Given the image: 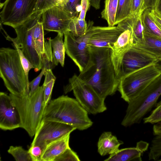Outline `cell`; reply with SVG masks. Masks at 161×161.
<instances>
[{
    "mask_svg": "<svg viewBox=\"0 0 161 161\" xmlns=\"http://www.w3.org/2000/svg\"><path fill=\"white\" fill-rule=\"evenodd\" d=\"M44 30L42 22L39 21L36 25L33 33L34 47L41 57L45 53Z\"/></svg>",
    "mask_w": 161,
    "mask_h": 161,
    "instance_id": "cb8c5ba5",
    "label": "cell"
},
{
    "mask_svg": "<svg viewBox=\"0 0 161 161\" xmlns=\"http://www.w3.org/2000/svg\"><path fill=\"white\" fill-rule=\"evenodd\" d=\"M91 5L90 0H81L80 4L81 9L78 18L82 20L85 19L86 13Z\"/></svg>",
    "mask_w": 161,
    "mask_h": 161,
    "instance_id": "ab89813d",
    "label": "cell"
},
{
    "mask_svg": "<svg viewBox=\"0 0 161 161\" xmlns=\"http://www.w3.org/2000/svg\"><path fill=\"white\" fill-rule=\"evenodd\" d=\"M133 46L161 61V39L145 34L144 40Z\"/></svg>",
    "mask_w": 161,
    "mask_h": 161,
    "instance_id": "ffe728a7",
    "label": "cell"
},
{
    "mask_svg": "<svg viewBox=\"0 0 161 161\" xmlns=\"http://www.w3.org/2000/svg\"><path fill=\"white\" fill-rule=\"evenodd\" d=\"M158 0H143L144 8H154Z\"/></svg>",
    "mask_w": 161,
    "mask_h": 161,
    "instance_id": "b9f144b4",
    "label": "cell"
},
{
    "mask_svg": "<svg viewBox=\"0 0 161 161\" xmlns=\"http://www.w3.org/2000/svg\"><path fill=\"white\" fill-rule=\"evenodd\" d=\"M64 34L58 33L57 36L53 39L50 37V43L52 48L54 63L56 66L60 63L63 67L64 64L65 48L63 36Z\"/></svg>",
    "mask_w": 161,
    "mask_h": 161,
    "instance_id": "44dd1931",
    "label": "cell"
},
{
    "mask_svg": "<svg viewBox=\"0 0 161 161\" xmlns=\"http://www.w3.org/2000/svg\"><path fill=\"white\" fill-rule=\"evenodd\" d=\"M43 11H37L30 18L14 29L17 35L15 38L8 35L7 39L15 43L19 48L25 56L31 62L37 72L42 69V63L41 57L39 55L34 47L33 33L34 27L40 21Z\"/></svg>",
    "mask_w": 161,
    "mask_h": 161,
    "instance_id": "52a82bcc",
    "label": "cell"
},
{
    "mask_svg": "<svg viewBox=\"0 0 161 161\" xmlns=\"http://www.w3.org/2000/svg\"><path fill=\"white\" fill-rule=\"evenodd\" d=\"M124 30L118 25L112 27L93 26L91 22L89 23L87 31L82 36L89 46L111 49Z\"/></svg>",
    "mask_w": 161,
    "mask_h": 161,
    "instance_id": "8fae6325",
    "label": "cell"
},
{
    "mask_svg": "<svg viewBox=\"0 0 161 161\" xmlns=\"http://www.w3.org/2000/svg\"><path fill=\"white\" fill-rule=\"evenodd\" d=\"M131 0H119L115 25L131 16Z\"/></svg>",
    "mask_w": 161,
    "mask_h": 161,
    "instance_id": "484cf974",
    "label": "cell"
},
{
    "mask_svg": "<svg viewBox=\"0 0 161 161\" xmlns=\"http://www.w3.org/2000/svg\"><path fill=\"white\" fill-rule=\"evenodd\" d=\"M157 104H161V100Z\"/></svg>",
    "mask_w": 161,
    "mask_h": 161,
    "instance_id": "c3c4849f",
    "label": "cell"
},
{
    "mask_svg": "<svg viewBox=\"0 0 161 161\" xmlns=\"http://www.w3.org/2000/svg\"><path fill=\"white\" fill-rule=\"evenodd\" d=\"M8 153L11 154L16 161H32L28 150L22 146H10Z\"/></svg>",
    "mask_w": 161,
    "mask_h": 161,
    "instance_id": "4dcf8cb0",
    "label": "cell"
},
{
    "mask_svg": "<svg viewBox=\"0 0 161 161\" xmlns=\"http://www.w3.org/2000/svg\"><path fill=\"white\" fill-rule=\"evenodd\" d=\"M145 9L143 0H131V16L135 17L143 13Z\"/></svg>",
    "mask_w": 161,
    "mask_h": 161,
    "instance_id": "d590c367",
    "label": "cell"
},
{
    "mask_svg": "<svg viewBox=\"0 0 161 161\" xmlns=\"http://www.w3.org/2000/svg\"><path fill=\"white\" fill-rule=\"evenodd\" d=\"M150 14L153 19L161 29V17L156 13L154 8H151Z\"/></svg>",
    "mask_w": 161,
    "mask_h": 161,
    "instance_id": "60d3db41",
    "label": "cell"
},
{
    "mask_svg": "<svg viewBox=\"0 0 161 161\" xmlns=\"http://www.w3.org/2000/svg\"><path fill=\"white\" fill-rule=\"evenodd\" d=\"M42 18L44 30L63 34L69 31V24L72 18L64 8L57 6L44 11Z\"/></svg>",
    "mask_w": 161,
    "mask_h": 161,
    "instance_id": "9a60e30c",
    "label": "cell"
},
{
    "mask_svg": "<svg viewBox=\"0 0 161 161\" xmlns=\"http://www.w3.org/2000/svg\"><path fill=\"white\" fill-rule=\"evenodd\" d=\"M123 142L119 140L111 132L106 131L100 136L97 142V151L102 156L113 154L119 149Z\"/></svg>",
    "mask_w": 161,
    "mask_h": 161,
    "instance_id": "d6986e66",
    "label": "cell"
},
{
    "mask_svg": "<svg viewBox=\"0 0 161 161\" xmlns=\"http://www.w3.org/2000/svg\"><path fill=\"white\" fill-rule=\"evenodd\" d=\"M46 70L45 68H42L39 75L29 82L30 92L29 95L30 96L32 95L39 86V85L43 75H44Z\"/></svg>",
    "mask_w": 161,
    "mask_h": 161,
    "instance_id": "74e56055",
    "label": "cell"
},
{
    "mask_svg": "<svg viewBox=\"0 0 161 161\" xmlns=\"http://www.w3.org/2000/svg\"><path fill=\"white\" fill-rule=\"evenodd\" d=\"M0 77L10 93L19 97L29 94L25 71L15 48H0Z\"/></svg>",
    "mask_w": 161,
    "mask_h": 161,
    "instance_id": "3957f363",
    "label": "cell"
},
{
    "mask_svg": "<svg viewBox=\"0 0 161 161\" xmlns=\"http://www.w3.org/2000/svg\"><path fill=\"white\" fill-rule=\"evenodd\" d=\"M118 25L123 27L124 30L114 43L112 48L110 49V56L118 79L123 56L126 52L134 45V42L132 31L131 17L122 21Z\"/></svg>",
    "mask_w": 161,
    "mask_h": 161,
    "instance_id": "7c38bea8",
    "label": "cell"
},
{
    "mask_svg": "<svg viewBox=\"0 0 161 161\" xmlns=\"http://www.w3.org/2000/svg\"><path fill=\"white\" fill-rule=\"evenodd\" d=\"M157 61L154 57L132 46L126 52L122 58L118 75L119 81L123 76Z\"/></svg>",
    "mask_w": 161,
    "mask_h": 161,
    "instance_id": "5bb4252c",
    "label": "cell"
},
{
    "mask_svg": "<svg viewBox=\"0 0 161 161\" xmlns=\"http://www.w3.org/2000/svg\"><path fill=\"white\" fill-rule=\"evenodd\" d=\"M119 0H105L104 9L101 13L102 18L107 21L108 26L115 25L116 15Z\"/></svg>",
    "mask_w": 161,
    "mask_h": 161,
    "instance_id": "603a6c76",
    "label": "cell"
},
{
    "mask_svg": "<svg viewBox=\"0 0 161 161\" xmlns=\"http://www.w3.org/2000/svg\"><path fill=\"white\" fill-rule=\"evenodd\" d=\"M80 161V159L77 153L69 147L57 157L54 161Z\"/></svg>",
    "mask_w": 161,
    "mask_h": 161,
    "instance_id": "836d02e7",
    "label": "cell"
},
{
    "mask_svg": "<svg viewBox=\"0 0 161 161\" xmlns=\"http://www.w3.org/2000/svg\"><path fill=\"white\" fill-rule=\"evenodd\" d=\"M161 74V71L154 63L123 76L119 80L118 89L121 97L129 103Z\"/></svg>",
    "mask_w": 161,
    "mask_h": 161,
    "instance_id": "8992f818",
    "label": "cell"
},
{
    "mask_svg": "<svg viewBox=\"0 0 161 161\" xmlns=\"http://www.w3.org/2000/svg\"><path fill=\"white\" fill-rule=\"evenodd\" d=\"M145 124H154L161 121V104H157L150 114L143 119Z\"/></svg>",
    "mask_w": 161,
    "mask_h": 161,
    "instance_id": "d6a6232c",
    "label": "cell"
},
{
    "mask_svg": "<svg viewBox=\"0 0 161 161\" xmlns=\"http://www.w3.org/2000/svg\"><path fill=\"white\" fill-rule=\"evenodd\" d=\"M69 0H55L54 6L64 8L68 3Z\"/></svg>",
    "mask_w": 161,
    "mask_h": 161,
    "instance_id": "ee69618b",
    "label": "cell"
},
{
    "mask_svg": "<svg viewBox=\"0 0 161 161\" xmlns=\"http://www.w3.org/2000/svg\"><path fill=\"white\" fill-rule=\"evenodd\" d=\"M141 13L132 18V29L134 44L143 40L145 38L144 27L143 25Z\"/></svg>",
    "mask_w": 161,
    "mask_h": 161,
    "instance_id": "4316f807",
    "label": "cell"
},
{
    "mask_svg": "<svg viewBox=\"0 0 161 161\" xmlns=\"http://www.w3.org/2000/svg\"><path fill=\"white\" fill-rule=\"evenodd\" d=\"M76 129L67 124L42 119L31 145H39L44 150L47 146L51 142L71 133Z\"/></svg>",
    "mask_w": 161,
    "mask_h": 161,
    "instance_id": "30bf717a",
    "label": "cell"
},
{
    "mask_svg": "<svg viewBox=\"0 0 161 161\" xmlns=\"http://www.w3.org/2000/svg\"><path fill=\"white\" fill-rule=\"evenodd\" d=\"M154 9L156 13L161 17V0H158Z\"/></svg>",
    "mask_w": 161,
    "mask_h": 161,
    "instance_id": "f6af8a7d",
    "label": "cell"
},
{
    "mask_svg": "<svg viewBox=\"0 0 161 161\" xmlns=\"http://www.w3.org/2000/svg\"><path fill=\"white\" fill-rule=\"evenodd\" d=\"M9 95L19 114L20 128L25 130L30 136H34L42 119L45 109L43 86H39L31 96L19 97L10 93Z\"/></svg>",
    "mask_w": 161,
    "mask_h": 161,
    "instance_id": "277c9868",
    "label": "cell"
},
{
    "mask_svg": "<svg viewBox=\"0 0 161 161\" xmlns=\"http://www.w3.org/2000/svg\"><path fill=\"white\" fill-rule=\"evenodd\" d=\"M88 113L76 99L63 95L50 101L44 109L42 119L64 123L83 130L93 124Z\"/></svg>",
    "mask_w": 161,
    "mask_h": 161,
    "instance_id": "7a4b0ae2",
    "label": "cell"
},
{
    "mask_svg": "<svg viewBox=\"0 0 161 161\" xmlns=\"http://www.w3.org/2000/svg\"><path fill=\"white\" fill-rule=\"evenodd\" d=\"M78 16L72 18L70 23L69 31L76 37L84 35L87 29L88 25L85 19L78 18Z\"/></svg>",
    "mask_w": 161,
    "mask_h": 161,
    "instance_id": "83f0119b",
    "label": "cell"
},
{
    "mask_svg": "<svg viewBox=\"0 0 161 161\" xmlns=\"http://www.w3.org/2000/svg\"><path fill=\"white\" fill-rule=\"evenodd\" d=\"M38 1L6 0L1 3V23L13 28L21 25L36 12Z\"/></svg>",
    "mask_w": 161,
    "mask_h": 161,
    "instance_id": "9c48e42d",
    "label": "cell"
},
{
    "mask_svg": "<svg viewBox=\"0 0 161 161\" xmlns=\"http://www.w3.org/2000/svg\"><path fill=\"white\" fill-rule=\"evenodd\" d=\"M55 0H38L36 6V11H44L53 7Z\"/></svg>",
    "mask_w": 161,
    "mask_h": 161,
    "instance_id": "f35d334b",
    "label": "cell"
},
{
    "mask_svg": "<svg viewBox=\"0 0 161 161\" xmlns=\"http://www.w3.org/2000/svg\"><path fill=\"white\" fill-rule=\"evenodd\" d=\"M81 0H69L67 5L63 8L67 11L72 18L78 16V13L81 9Z\"/></svg>",
    "mask_w": 161,
    "mask_h": 161,
    "instance_id": "e575fe53",
    "label": "cell"
},
{
    "mask_svg": "<svg viewBox=\"0 0 161 161\" xmlns=\"http://www.w3.org/2000/svg\"><path fill=\"white\" fill-rule=\"evenodd\" d=\"M91 5L96 9H99L100 8V3L101 0H90Z\"/></svg>",
    "mask_w": 161,
    "mask_h": 161,
    "instance_id": "bcb514c9",
    "label": "cell"
},
{
    "mask_svg": "<svg viewBox=\"0 0 161 161\" xmlns=\"http://www.w3.org/2000/svg\"><path fill=\"white\" fill-rule=\"evenodd\" d=\"M161 95V74L153 80L137 97L128 103L121 124L128 127L139 124L157 105Z\"/></svg>",
    "mask_w": 161,
    "mask_h": 161,
    "instance_id": "5b68a950",
    "label": "cell"
},
{
    "mask_svg": "<svg viewBox=\"0 0 161 161\" xmlns=\"http://www.w3.org/2000/svg\"><path fill=\"white\" fill-rule=\"evenodd\" d=\"M149 148V160H158L161 156V135L155 136L151 141Z\"/></svg>",
    "mask_w": 161,
    "mask_h": 161,
    "instance_id": "f546056e",
    "label": "cell"
},
{
    "mask_svg": "<svg viewBox=\"0 0 161 161\" xmlns=\"http://www.w3.org/2000/svg\"><path fill=\"white\" fill-rule=\"evenodd\" d=\"M151 8H146L142 15L145 34L161 39V29L155 22L150 14Z\"/></svg>",
    "mask_w": 161,
    "mask_h": 161,
    "instance_id": "7402d4cb",
    "label": "cell"
},
{
    "mask_svg": "<svg viewBox=\"0 0 161 161\" xmlns=\"http://www.w3.org/2000/svg\"><path fill=\"white\" fill-rule=\"evenodd\" d=\"M42 68L46 70L52 69L56 65L53 59L52 48L50 43V38L45 42V53L41 57Z\"/></svg>",
    "mask_w": 161,
    "mask_h": 161,
    "instance_id": "f1b7e54d",
    "label": "cell"
},
{
    "mask_svg": "<svg viewBox=\"0 0 161 161\" xmlns=\"http://www.w3.org/2000/svg\"><path fill=\"white\" fill-rule=\"evenodd\" d=\"M149 145L147 142L141 141L137 143L136 147L119 149L104 161H142L143 154L147 150Z\"/></svg>",
    "mask_w": 161,
    "mask_h": 161,
    "instance_id": "e0dca14e",
    "label": "cell"
},
{
    "mask_svg": "<svg viewBox=\"0 0 161 161\" xmlns=\"http://www.w3.org/2000/svg\"><path fill=\"white\" fill-rule=\"evenodd\" d=\"M44 75L45 80L42 86L43 88L44 106L45 108L51 100L52 90L56 78L51 69L46 70Z\"/></svg>",
    "mask_w": 161,
    "mask_h": 161,
    "instance_id": "d4e9b609",
    "label": "cell"
},
{
    "mask_svg": "<svg viewBox=\"0 0 161 161\" xmlns=\"http://www.w3.org/2000/svg\"><path fill=\"white\" fill-rule=\"evenodd\" d=\"M155 64L161 71V61H158L155 63Z\"/></svg>",
    "mask_w": 161,
    "mask_h": 161,
    "instance_id": "7dc6e473",
    "label": "cell"
},
{
    "mask_svg": "<svg viewBox=\"0 0 161 161\" xmlns=\"http://www.w3.org/2000/svg\"><path fill=\"white\" fill-rule=\"evenodd\" d=\"M88 46V61L78 76L106 98L115 93L119 83L111 60L110 49Z\"/></svg>",
    "mask_w": 161,
    "mask_h": 161,
    "instance_id": "6da1fadb",
    "label": "cell"
},
{
    "mask_svg": "<svg viewBox=\"0 0 161 161\" xmlns=\"http://www.w3.org/2000/svg\"><path fill=\"white\" fill-rule=\"evenodd\" d=\"M153 132L154 136L161 135V121L154 124Z\"/></svg>",
    "mask_w": 161,
    "mask_h": 161,
    "instance_id": "7bdbcfd3",
    "label": "cell"
},
{
    "mask_svg": "<svg viewBox=\"0 0 161 161\" xmlns=\"http://www.w3.org/2000/svg\"><path fill=\"white\" fill-rule=\"evenodd\" d=\"M20 127L18 112L12 103L9 95L0 92V128L4 130H12Z\"/></svg>",
    "mask_w": 161,
    "mask_h": 161,
    "instance_id": "2e32d148",
    "label": "cell"
},
{
    "mask_svg": "<svg viewBox=\"0 0 161 161\" xmlns=\"http://www.w3.org/2000/svg\"><path fill=\"white\" fill-rule=\"evenodd\" d=\"M73 91L75 99L89 113L96 114L106 111L105 99L102 97L91 86L86 83L74 74L64 87L67 93Z\"/></svg>",
    "mask_w": 161,
    "mask_h": 161,
    "instance_id": "ba28073f",
    "label": "cell"
},
{
    "mask_svg": "<svg viewBox=\"0 0 161 161\" xmlns=\"http://www.w3.org/2000/svg\"><path fill=\"white\" fill-rule=\"evenodd\" d=\"M44 149L37 145H31L28 150L32 161H41Z\"/></svg>",
    "mask_w": 161,
    "mask_h": 161,
    "instance_id": "8d00e7d4",
    "label": "cell"
},
{
    "mask_svg": "<svg viewBox=\"0 0 161 161\" xmlns=\"http://www.w3.org/2000/svg\"><path fill=\"white\" fill-rule=\"evenodd\" d=\"M65 52L82 71L90 57L89 46L83 37H76L68 31L64 33Z\"/></svg>",
    "mask_w": 161,
    "mask_h": 161,
    "instance_id": "4fadbf2b",
    "label": "cell"
},
{
    "mask_svg": "<svg viewBox=\"0 0 161 161\" xmlns=\"http://www.w3.org/2000/svg\"><path fill=\"white\" fill-rule=\"evenodd\" d=\"M70 133H69L48 144L43 152L41 161H54L57 157L69 147Z\"/></svg>",
    "mask_w": 161,
    "mask_h": 161,
    "instance_id": "ac0fdd59",
    "label": "cell"
},
{
    "mask_svg": "<svg viewBox=\"0 0 161 161\" xmlns=\"http://www.w3.org/2000/svg\"><path fill=\"white\" fill-rule=\"evenodd\" d=\"M15 48L17 50L19 55L21 62L25 71L27 85V88L30 91L29 82L28 79V74L30 70L32 69H34L32 64L25 56L21 49L14 43L13 42Z\"/></svg>",
    "mask_w": 161,
    "mask_h": 161,
    "instance_id": "1f68e13d",
    "label": "cell"
}]
</instances>
